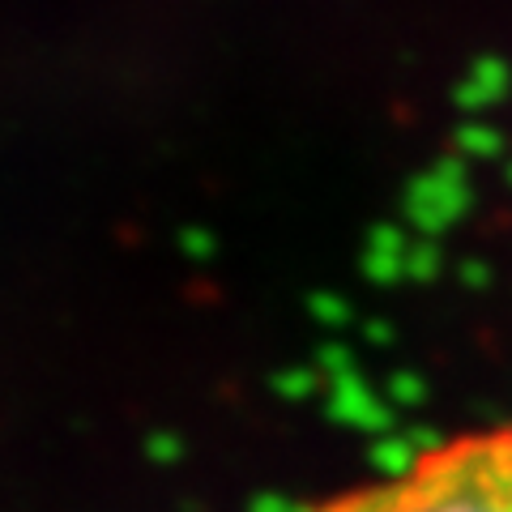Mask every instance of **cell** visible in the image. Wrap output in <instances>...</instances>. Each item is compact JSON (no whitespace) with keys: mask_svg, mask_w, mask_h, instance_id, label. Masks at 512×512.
Wrapping results in <instances>:
<instances>
[{"mask_svg":"<svg viewBox=\"0 0 512 512\" xmlns=\"http://www.w3.org/2000/svg\"><path fill=\"white\" fill-rule=\"evenodd\" d=\"M312 512H512V423L461 431Z\"/></svg>","mask_w":512,"mask_h":512,"instance_id":"1","label":"cell"}]
</instances>
